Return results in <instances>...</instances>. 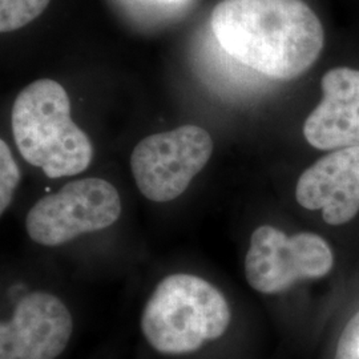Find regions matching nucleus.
I'll use <instances>...</instances> for the list:
<instances>
[{
	"mask_svg": "<svg viewBox=\"0 0 359 359\" xmlns=\"http://www.w3.org/2000/svg\"><path fill=\"white\" fill-rule=\"evenodd\" d=\"M13 133L22 157L50 179L75 176L90 167V137L74 123L68 93L55 80H36L16 96Z\"/></svg>",
	"mask_w": 359,
	"mask_h": 359,
	"instance_id": "f03ea898",
	"label": "nucleus"
},
{
	"mask_svg": "<svg viewBox=\"0 0 359 359\" xmlns=\"http://www.w3.org/2000/svg\"><path fill=\"white\" fill-rule=\"evenodd\" d=\"M333 252L314 233L292 237L262 225L253 231L245 258L248 283L259 293L277 294L302 280L321 278L333 268Z\"/></svg>",
	"mask_w": 359,
	"mask_h": 359,
	"instance_id": "423d86ee",
	"label": "nucleus"
},
{
	"mask_svg": "<svg viewBox=\"0 0 359 359\" xmlns=\"http://www.w3.org/2000/svg\"><path fill=\"white\" fill-rule=\"evenodd\" d=\"M298 204L322 210L330 225L351 221L359 212V147L337 149L309 167L295 187Z\"/></svg>",
	"mask_w": 359,
	"mask_h": 359,
	"instance_id": "6e6552de",
	"label": "nucleus"
},
{
	"mask_svg": "<svg viewBox=\"0 0 359 359\" xmlns=\"http://www.w3.org/2000/svg\"><path fill=\"white\" fill-rule=\"evenodd\" d=\"M210 26L233 59L278 80L304 75L325 43L321 22L304 0H222Z\"/></svg>",
	"mask_w": 359,
	"mask_h": 359,
	"instance_id": "f257e3e1",
	"label": "nucleus"
},
{
	"mask_svg": "<svg viewBox=\"0 0 359 359\" xmlns=\"http://www.w3.org/2000/svg\"><path fill=\"white\" fill-rule=\"evenodd\" d=\"M321 86V103L304 126L305 139L322 151L359 147V69L333 68Z\"/></svg>",
	"mask_w": 359,
	"mask_h": 359,
	"instance_id": "1a4fd4ad",
	"label": "nucleus"
},
{
	"mask_svg": "<svg viewBox=\"0 0 359 359\" xmlns=\"http://www.w3.org/2000/svg\"><path fill=\"white\" fill-rule=\"evenodd\" d=\"M334 359H359V311L347 322L338 341Z\"/></svg>",
	"mask_w": 359,
	"mask_h": 359,
	"instance_id": "f8f14e48",
	"label": "nucleus"
},
{
	"mask_svg": "<svg viewBox=\"0 0 359 359\" xmlns=\"http://www.w3.org/2000/svg\"><path fill=\"white\" fill-rule=\"evenodd\" d=\"M231 308L216 286L192 274H172L156 286L142 310V330L161 354L193 353L222 337Z\"/></svg>",
	"mask_w": 359,
	"mask_h": 359,
	"instance_id": "7ed1b4c3",
	"label": "nucleus"
},
{
	"mask_svg": "<svg viewBox=\"0 0 359 359\" xmlns=\"http://www.w3.org/2000/svg\"><path fill=\"white\" fill-rule=\"evenodd\" d=\"M51 0H0V31L13 32L34 22Z\"/></svg>",
	"mask_w": 359,
	"mask_h": 359,
	"instance_id": "9d476101",
	"label": "nucleus"
},
{
	"mask_svg": "<svg viewBox=\"0 0 359 359\" xmlns=\"http://www.w3.org/2000/svg\"><path fill=\"white\" fill-rule=\"evenodd\" d=\"M121 215L115 187L103 179L76 180L44 196L26 217L27 234L44 246L65 244L84 233L114 225Z\"/></svg>",
	"mask_w": 359,
	"mask_h": 359,
	"instance_id": "20e7f679",
	"label": "nucleus"
},
{
	"mask_svg": "<svg viewBox=\"0 0 359 359\" xmlns=\"http://www.w3.org/2000/svg\"><path fill=\"white\" fill-rule=\"evenodd\" d=\"M213 154V140L205 129L182 126L151 135L130 156L133 179L144 197L169 203L187 191Z\"/></svg>",
	"mask_w": 359,
	"mask_h": 359,
	"instance_id": "39448f33",
	"label": "nucleus"
},
{
	"mask_svg": "<svg viewBox=\"0 0 359 359\" xmlns=\"http://www.w3.org/2000/svg\"><path fill=\"white\" fill-rule=\"evenodd\" d=\"M72 316L57 297L34 292L0 325V359H56L68 346Z\"/></svg>",
	"mask_w": 359,
	"mask_h": 359,
	"instance_id": "0eeeda50",
	"label": "nucleus"
},
{
	"mask_svg": "<svg viewBox=\"0 0 359 359\" xmlns=\"http://www.w3.org/2000/svg\"><path fill=\"white\" fill-rule=\"evenodd\" d=\"M169 1H175V0H169Z\"/></svg>",
	"mask_w": 359,
	"mask_h": 359,
	"instance_id": "ddd939ff",
	"label": "nucleus"
},
{
	"mask_svg": "<svg viewBox=\"0 0 359 359\" xmlns=\"http://www.w3.org/2000/svg\"><path fill=\"white\" fill-rule=\"evenodd\" d=\"M20 181L19 167L7 142L0 140V213L13 203V196Z\"/></svg>",
	"mask_w": 359,
	"mask_h": 359,
	"instance_id": "9b49d317",
	"label": "nucleus"
}]
</instances>
